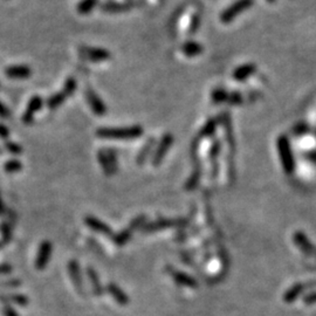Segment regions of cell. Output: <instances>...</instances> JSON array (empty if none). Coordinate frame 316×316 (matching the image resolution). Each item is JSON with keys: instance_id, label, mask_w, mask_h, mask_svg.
Here are the masks:
<instances>
[{"instance_id": "1", "label": "cell", "mask_w": 316, "mask_h": 316, "mask_svg": "<svg viewBox=\"0 0 316 316\" xmlns=\"http://www.w3.org/2000/svg\"><path fill=\"white\" fill-rule=\"evenodd\" d=\"M143 129L139 125L125 126V128H100L96 135L108 139H132L142 136Z\"/></svg>"}, {"instance_id": "2", "label": "cell", "mask_w": 316, "mask_h": 316, "mask_svg": "<svg viewBox=\"0 0 316 316\" xmlns=\"http://www.w3.org/2000/svg\"><path fill=\"white\" fill-rule=\"evenodd\" d=\"M277 150H279L280 160L286 174H291L294 170V158L291 154V149L286 136H280L277 139Z\"/></svg>"}, {"instance_id": "3", "label": "cell", "mask_w": 316, "mask_h": 316, "mask_svg": "<svg viewBox=\"0 0 316 316\" xmlns=\"http://www.w3.org/2000/svg\"><path fill=\"white\" fill-rule=\"evenodd\" d=\"M253 5V0H237V2L228 6L226 10L221 13L220 20L224 24H230L232 20L235 19L239 14L248 10Z\"/></svg>"}, {"instance_id": "4", "label": "cell", "mask_w": 316, "mask_h": 316, "mask_svg": "<svg viewBox=\"0 0 316 316\" xmlns=\"http://www.w3.org/2000/svg\"><path fill=\"white\" fill-rule=\"evenodd\" d=\"M53 253V245L51 241L45 240L42 241L40 246H39L37 256L34 260V267L38 270H44L46 267L48 266L49 261H51Z\"/></svg>"}, {"instance_id": "5", "label": "cell", "mask_w": 316, "mask_h": 316, "mask_svg": "<svg viewBox=\"0 0 316 316\" xmlns=\"http://www.w3.org/2000/svg\"><path fill=\"white\" fill-rule=\"evenodd\" d=\"M68 273L70 280H72L73 286L76 289L77 293H79L81 296H86V289H84L82 274H81L80 263L77 260L73 259L68 262Z\"/></svg>"}, {"instance_id": "6", "label": "cell", "mask_w": 316, "mask_h": 316, "mask_svg": "<svg viewBox=\"0 0 316 316\" xmlns=\"http://www.w3.org/2000/svg\"><path fill=\"white\" fill-rule=\"evenodd\" d=\"M80 54L82 55L84 59L93 62H102L110 59V53H109L107 49L89 47V46H82V47H80Z\"/></svg>"}, {"instance_id": "7", "label": "cell", "mask_w": 316, "mask_h": 316, "mask_svg": "<svg viewBox=\"0 0 316 316\" xmlns=\"http://www.w3.org/2000/svg\"><path fill=\"white\" fill-rule=\"evenodd\" d=\"M86 98L88 104L91 110H93L97 116H104L107 112V107H105L104 102L101 100V97L91 89V88H87L86 89Z\"/></svg>"}, {"instance_id": "8", "label": "cell", "mask_w": 316, "mask_h": 316, "mask_svg": "<svg viewBox=\"0 0 316 316\" xmlns=\"http://www.w3.org/2000/svg\"><path fill=\"white\" fill-rule=\"evenodd\" d=\"M42 105H44V100H42L41 96H39V95H34V96L31 98L27 104L26 110H25L23 115V122L25 123V124H31V123L33 122L34 114L41 110Z\"/></svg>"}, {"instance_id": "9", "label": "cell", "mask_w": 316, "mask_h": 316, "mask_svg": "<svg viewBox=\"0 0 316 316\" xmlns=\"http://www.w3.org/2000/svg\"><path fill=\"white\" fill-rule=\"evenodd\" d=\"M5 74L10 79H16V80H24L28 79L32 75V69L31 67L25 66V65H16V66H10L5 69Z\"/></svg>"}, {"instance_id": "10", "label": "cell", "mask_w": 316, "mask_h": 316, "mask_svg": "<svg viewBox=\"0 0 316 316\" xmlns=\"http://www.w3.org/2000/svg\"><path fill=\"white\" fill-rule=\"evenodd\" d=\"M0 302L3 304H16L19 307H27L30 304V298L24 294L17 293H5L0 294Z\"/></svg>"}, {"instance_id": "11", "label": "cell", "mask_w": 316, "mask_h": 316, "mask_svg": "<svg viewBox=\"0 0 316 316\" xmlns=\"http://www.w3.org/2000/svg\"><path fill=\"white\" fill-rule=\"evenodd\" d=\"M84 223H86V225L90 228V230L97 232V233H101L104 235H111V228L109 227L107 224H104L103 221L97 219L96 217H94V216L84 217Z\"/></svg>"}, {"instance_id": "12", "label": "cell", "mask_w": 316, "mask_h": 316, "mask_svg": "<svg viewBox=\"0 0 316 316\" xmlns=\"http://www.w3.org/2000/svg\"><path fill=\"white\" fill-rule=\"evenodd\" d=\"M172 142H174V137H172V135H170V133H167V135H165L163 138H162L161 143H160V146H158V149L156 151V154H154V158H153V164L154 165H158L161 163L162 158H163L164 154L167 153V150L171 146Z\"/></svg>"}, {"instance_id": "13", "label": "cell", "mask_w": 316, "mask_h": 316, "mask_svg": "<svg viewBox=\"0 0 316 316\" xmlns=\"http://www.w3.org/2000/svg\"><path fill=\"white\" fill-rule=\"evenodd\" d=\"M87 275L89 279L91 289H93V294L95 296H101L103 294V287L100 282V277H98L96 270L93 267H87Z\"/></svg>"}, {"instance_id": "14", "label": "cell", "mask_w": 316, "mask_h": 316, "mask_svg": "<svg viewBox=\"0 0 316 316\" xmlns=\"http://www.w3.org/2000/svg\"><path fill=\"white\" fill-rule=\"evenodd\" d=\"M256 67L253 63H246V65H242L240 67H238L237 69L233 72V79L235 81H245L247 80L249 76L253 75L255 73Z\"/></svg>"}, {"instance_id": "15", "label": "cell", "mask_w": 316, "mask_h": 316, "mask_svg": "<svg viewBox=\"0 0 316 316\" xmlns=\"http://www.w3.org/2000/svg\"><path fill=\"white\" fill-rule=\"evenodd\" d=\"M107 291L115 298L117 303L122 305L128 303V296H126V295L123 293V290L121 289V288H119L118 286H116L115 283H112V282L109 283L107 286Z\"/></svg>"}, {"instance_id": "16", "label": "cell", "mask_w": 316, "mask_h": 316, "mask_svg": "<svg viewBox=\"0 0 316 316\" xmlns=\"http://www.w3.org/2000/svg\"><path fill=\"white\" fill-rule=\"evenodd\" d=\"M68 97H69V95L62 89L61 91H59V93L53 94L52 96L48 98L47 107L51 109V110H55V109H58Z\"/></svg>"}, {"instance_id": "17", "label": "cell", "mask_w": 316, "mask_h": 316, "mask_svg": "<svg viewBox=\"0 0 316 316\" xmlns=\"http://www.w3.org/2000/svg\"><path fill=\"white\" fill-rule=\"evenodd\" d=\"M182 52L184 53L186 56L192 58V56H197V55L202 54L203 46L198 44V42L189 41V42H185V44L182 46Z\"/></svg>"}, {"instance_id": "18", "label": "cell", "mask_w": 316, "mask_h": 316, "mask_svg": "<svg viewBox=\"0 0 316 316\" xmlns=\"http://www.w3.org/2000/svg\"><path fill=\"white\" fill-rule=\"evenodd\" d=\"M13 226L9 221L4 220L0 223V235H2V241L7 245L12 241L13 239Z\"/></svg>"}, {"instance_id": "19", "label": "cell", "mask_w": 316, "mask_h": 316, "mask_svg": "<svg viewBox=\"0 0 316 316\" xmlns=\"http://www.w3.org/2000/svg\"><path fill=\"white\" fill-rule=\"evenodd\" d=\"M128 4H123V3H115V2H109L105 3L103 5L101 6L102 11L107 13H118V12H123V11L128 10L129 9Z\"/></svg>"}, {"instance_id": "20", "label": "cell", "mask_w": 316, "mask_h": 316, "mask_svg": "<svg viewBox=\"0 0 316 316\" xmlns=\"http://www.w3.org/2000/svg\"><path fill=\"white\" fill-rule=\"evenodd\" d=\"M97 4L98 0H81L76 6L77 12L82 14V16H87L97 6Z\"/></svg>"}, {"instance_id": "21", "label": "cell", "mask_w": 316, "mask_h": 316, "mask_svg": "<svg viewBox=\"0 0 316 316\" xmlns=\"http://www.w3.org/2000/svg\"><path fill=\"white\" fill-rule=\"evenodd\" d=\"M97 160H98V163H100L102 170H103L104 175L107 176H111L114 175L112 174V170H111V167L110 164H109V161H108V157L107 154H105L104 150H100L97 153Z\"/></svg>"}, {"instance_id": "22", "label": "cell", "mask_w": 316, "mask_h": 316, "mask_svg": "<svg viewBox=\"0 0 316 316\" xmlns=\"http://www.w3.org/2000/svg\"><path fill=\"white\" fill-rule=\"evenodd\" d=\"M23 169V163L18 160H10L4 165V170L6 174H17Z\"/></svg>"}, {"instance_id": "23", "label": "cell", "mask_w": 316, "mask_h": 316, "mask_svg": "<svg viewBox=\"0 0 316 316\" xmlns=\"http://www.w3.org/2000/svg\"><path fill=\"white\" fill-rule=\"evenodd\" d=\"M217 125H218V122L214 118L207 121L206 124L204 125V128L202 129V131H200V136L209 137L211 135H213L214 131H216V129H217Z\"/></svg>"}, {"instance_id": "24", "label": "cell", "mask_w": 316, "mask_h": 316, "mask_svg": "<svg viewBox=\"0 0 316 316\" xmlns=\"http://www.w3.org/2000/svg\"><path fill=\"white\" fill-rule=\"evenodd\" d=\"M228 93L223 88H217L213 90L212 93V101L214 103H223V102L227 101Z\"/></svg>"}, {"instance_id": "25", "label": "cell", "mask_w": 316, "mask_h": 316, "mask_svg": "<svg viewBox=\"0 0 316 316\" xmlns=\"http://www.w3.org/2000/svg\"><path fill=\"white\" fill-rule=\"evenodd\" d=\"M21 284H23V282H21V280L17 279V277H11V279L0 281V288H4V289H9V288L21 287Z\"/></svg>"}, {"instance_id": "26", "label": "cell", "mask_w": 316, "mask_h": 316, "mask_svg": "<svg viewBox=\"0 0 316 316\" xmlns=\"http://www.w3.org/2000/svg\"><path fill=\"white\" fill-rule=\"evenodd\" d=\"M5 149L9 151L10 153L14 154V156H19V154L23 153V147H21L20 144H18L16 142H11V140H6L5 142Z\"/></svg>"}, {"instance_id": "27", "label": "cell", "mask_w": 316, "mask_h": 316, "mask_svg": "<svg viewBox=\"0 0 316 316\" xmlns=\"http://www.w3.org/2000/svg\"><path fill=\"white\" fill-rule=\"evenodd\" d=\"M104 152L108 157V161H109V164H110V167H111L112 174H115V172L117 171V157H116V151L112 150V149H107V150H104Z\"/></svg>"}, {"instance_id": "28", "label": "cell", "mask_w": 316, "mask_h": 316, "mask_svg": "<svg viewBox=\"0 0 316 316\" xmlns=\"http://www.w3.org/2000/svg\"><path fill=\"white\" fill-rule=\"evenodd\" d=\"M296 239H300V246L302 247V249H303V251L309 252V253L314 252V248L311 247L310 242H308V240L304 238L303 234H297Z\"/></svg>"}, {"instance_id": "29", "label": "cell", "mask_w": 316, "mask_h": 316, "mask_svg": "<svg viewBox=\"0 0 316 316\" xmlns=\"http://www.w3.org/2000/svg\"><path fill=\"white\" fill-rule=\"evenodd\" d=\"M2 311L4 316H20L12 304H3Z\"/></svg>"}, {"instance_id": "30", "label": "cell", "mask_w": 316, "mask_h": 316, "mask_svg": "<svg viewBox=\"0 0 316 316\" xmlns=\"http://www.w3.org/2000/svg\"><path fill=\"white\" fill-rule=\"evenodd\" d=\"M4 216L6 217V221H9V223L12 225V226L14 227L16 226V224H17V213L14 212L13 210H9V209H6V211H5V214H4Z\"/></svg>"}, {"instance_id": "31", "label": "cell", "mask_w": 316, "mask_h": 316, "mask_svg": "<svg viewBox=\"0 0 316 316\" xmlns=\"http://www.w3.org/2000/svg\"><path fill=\"white\" fill-rule=\"evenodd\" d=\"M227 101L230 102L231 104H239V103H241L242 97H241V95H240V94H239V93H237V91H235V93L228 94V98H227Z\"/></svg>"}, {"instance_id": "32", "label": "cell", "mask_w": 316, "mask_h": 316, "mask_svg": "<svg viewBox=\"0 0 316 316\" xmlns=\"http://www.w3.org/2000/svg\"><path fill=\"white\" fill-rule=\"evenodd\" d=\"M13 270V266L9 262H4L0 263V275H7V274H11Z\"/></svg>"}, {"instance_id": "33", "label": "cell", "mask_w": 316, "mask_h": 316, "mask_svg": "<svg viewBox=\"0 0 316 316\" xmlns=\"http://www.w3.org/2000/svg\"><path fill=\"white\" fill-rule=\"evenodd\" d=\"M10 137V130L6 125H4L0 123V138L7 140Z\"/></svg>"}, {"instance_id": "34", "label": "cell", "mask_w": 316, "mask_h": 316, "mask_svg": "<svg viewBox=\"0 0 316 316\" xmlns=\"http://www.w3.org/2000/svg\"><path fill=\"white\" fill-rule=\"evenodd\" d=\"M199 16H195V18H193V21L191 24V27H190V33L193 34L196 33V31L198 30V26H199Z\"/></svg>"}, {"instance_id": "35", "label": "cell", "mask_w": 316, "mask_h": 316, "mask_svg": "<svg viewBox=\"0 0 316 316\" xmlns=\"http://www.w3.org/2000/svg\"><path fill=\"white\" fill-rule=\"evenodd\" d=\"M7 115H9V110H7L5 105L0 102V116H2V117H7Z\"/></svg>"}, {"instance_id": "36", "label": "cell", "mask_w": 316, "mask_h": 316, "mask_svg": "<svg viewBox=\"0 0 316 316\" xmlns=\"http://www.w3.org/2000/svg\"><path fill=\"white\" fill-rule=\"evenodd\" d=\"M5 211H6V207H5V204H4L3 202L2 193H0V217H3L4 214H5Z\"/></svg>"}, {"instance_id": "37", "label": "cell", "mask_w": 316, "mask_h": 316, "mask_svg": "<svg viewBox=\"0 0 316 316\" xmlns=\"http://www.w3.org/2000/svg\"><path fill=\"white\" fill-rule=\"evenodd\" d=\"M305 301H307V303H312V302H316V294H312V295H310V296H308L307 298H305Z\"/></svg>"}, {"instance_id": "38", "label": "cell", "mask_w": 316, "mask_h": 316, "mask_svg": "<svg viewBox=\"0 0 316 316\" xmlns=\"http://www.w3.org/2000/svg\"><path fill=\"white\" fill-rule=\"evenodd\" d=\"M4 246H5V244H4V242H3L2 240H0V249H2V248L4 247Z\"/></svg>"}, {"instance_id": "39", "label": "cell", "mask_w": 316, "mask_h": 316, "mask_svg": "<svg viewBox=\"0 0 316 316\" xmlns=\"http://www.w3.org/2000/svg\"><path fill=\"white\" fill-rule=\"evenodd\" d=\"M267 2H268V3H274V2H275V0H267Z\"/></svg>"}]
</instances>
